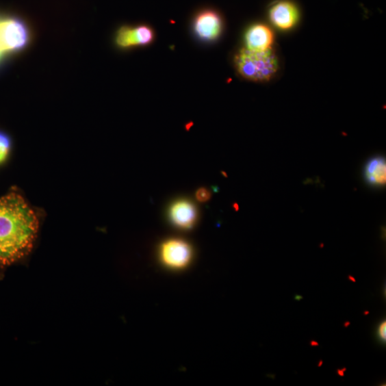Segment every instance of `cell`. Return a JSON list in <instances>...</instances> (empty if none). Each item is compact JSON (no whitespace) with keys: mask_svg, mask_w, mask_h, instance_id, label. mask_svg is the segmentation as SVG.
Instances as JSON below:
<instances>
[{"mask_svg":"<svg viewBox=\"0 0 386 386\" xmlns=\"http://www.w3.org/2000/svg\"><path fill=\"white\" fill-rule=\"evenodd\" d=\"M196 198L201 202H206L211 198V192L205 188H201L196 192Z\"/></svg>","mask_w":386,"mask_h":386,"instance_id":"cell-13","label":"cell"},{"mask_svg":"<svg viewBox=\"0 0 386 386\" xmlns=\"http://www.w3.org/2000/svg\"><path fill=\"white\" fill-rule=\"evenodd\" d=\"M348 279L349 281H350L352 283L357 282L356 279L352 277V276H348Z\"/></svg>","mask_w":386,"mask_h":386,"instance_id":"cell-15","label":"cell"},{"mask_svg":"<svg viewBox=\"0 0 386 386\" xmlns=\"http://www.w3.org/2000/svg\"><path fill=\"white\" fill-rule=\"evenodd\" d=\"M377 337L378 339L382 343L385 344L386 342V321L384 320L381 322L377 329Z\"/></svg>","mask_w":386,"mask_h":386,"instance_id":"cell-12","label":"cell"},{"mask_svg":"<svg viewBox=\"0 0 386 386\" xmlns=\"http://www.w3.org/2000/svg\"><path fill=\"white\" fill-rule=\"evenodd\" d=\"M170 218L177 228L183 230L190 229L197 220L196 207L189 201H177L170 206Z\"/></svg>","mask_w":386,"mask_h":386,"instance_id":"cell-9","label":"cell"},{"mask_svg":"<svg viewBox=\"0 0 386 386\" xmlns=\"http://www.w3.org/2000/svg\"><path fill=\"white\" fill-rule=\"evenodd\" d=\"M246 49L255 52H265L272 49L274 34L271 29L263 24L250 26L245 36Z\"/></svg>","mask_w":386,"mask_h":386,"instance_id":"cell-8","label":"cell"},{"mask_svg":"<svg viewBox=\"0 0 386 386\" xmlns=\"http://www.w3.org/2000/svg\"><path fill=\"white\" fill-rule=\"evenodd\" d=\"M369 313H370V312L368 311H364V315H365V316H368Z\"/></svg>","mask_w":386,"mask_h":386,"instance_id":"cell-20","label":"cell"},{"mask_svg":"<svg viewBox=\"0 0 386 386\" xmlns=\"http://www.w3.org/2000/svg\"><path fill=\"white\" fill-rule=\"evenodd\" d=\"M29 41V32L25 25L19 20L0 21V53L23 49Z\"/></svg>","mask_w":386,"mask_h":386,"instance_id":"cell-4","label":"cell"},{"mask_svg":"<svg viewBox=\"0 0 386 386\" xmlns=\"http://www.w3.org/2000/svg\"><path fill=\"white\" fill-rule=\"evenodd\" d=\"M310 345L311 346H318L319 344L317 342L311 341V343H310Z\"/></svg>","mask_w":386,"mask_h":386,"instance_id":"cell-16","label":"cell"},{"mask_svg":"<svg viewBox=\"0 0 386 386\" xmlns=\"http://www.w3.org/2000/svg\"><path fill=\"white\" fill-rule=\"evenodd\" d=\"M192 259V248L183 239H168L159 246V260L166 269L181 271L191 264Z\"/></svg>","mask_w":386,"mask_h":386,"instance_id":"cell-3","label":"cell"},{"mask_svg":"<svg viewBox=\"0 0 386 386\" xmlns=\"http://www.w3.org/2000/svg\"><path fill=\"white\" fill-rule=\"evenodd\" d=\"M350 325V322H349V321L345 322V323H344V326H345L346 328H348Z\"/></svg>","mask_w":386,"mask_h":386,"instance_id":"cell-18","label":"cell"},{"mask_svg":"<svg viewBox=\"0 0 386 386\" xmlns=\"http://www.w3.org/2000/svg\"><path fill=\"white\" fill-rule=\"evenodd\" d=\"M347 368H343L342 369H337V374L344 377L345 376V372L346 371Z\"/></svg>","mask_w":386,"mask_h":386,"instance_id":"cell-14","label":"cell"},{"mask_svg":"<svg viewBox=\"0 0 386 386\" xmlns=\"http://www.w3.org/2000/svg\"><path fill=\"white\" fill-rule=\"evenodd\" d=\"M323 363H324V361H322V360H320V361H319V363H318V367H321L322 365H323Z\"/></svg>","mask_w":386,"mask_h":386,"instance_id":"cell-19","label":"cell"},{"mask_svg":"<svg viewBox=\"0 0 386 386\" xmlns=\"http://www.w3.org/2000/svg\"><path fill=\"white\" fill-rule=\"evenodd\" d=\"M366 181L373 186L381 187L386 183V162L383 157H374L368 161L365 167Z\"/></svg>","mask_w":386,"mask_h":386,"instance_id":"cell-10","label":"cell"},{"mask_svg":"<svg viewBox=\"0 0 386 386\" xmlns=\"http://www.w3.org/2000/svg\"><path fill=\"white\" fill-rule=\"evenodd\" d=\"M294 298H295V300L299 301V300L303 299V297L302 296L296 295Z\"/></svg>","mask_w":386,"mask_h":386,"instance_id":"cell-17","label":"cell"},{"mask_svg":"<svg viewBox=\"0 0 386 386\" xmlns=\"http://www.w3.org/2000/svg\"><path fill=\"white\" fill-rule=\"evenodd\" d=\"M196 36L205 42L214 41L222 30L220 15L215 10H205L199 12L193 23Z\"/></svg>","mask_w":386,"mask_h":386,"instance_id":"cell-5","label":"cell"},{"mask_svg":"<svg viewBox=\"0 0 386 386\" xmlns=\"http://www.w3.org/2000/svg\"><path fill=\"white\" fill-rule=\"evenodd\" d=\"M234 62L241 76L256 83L269 81L279 68V59L272 49L255 52L243 48L235 55Z\"/></svg>","mask_w":386,"mask_h":386,"instance_id":"cell-2","label":"cell"},{"mask_svg":"<svg viewBox=\"0 0 386 386\" xmlns=\"http://www.w3.org/2000/svg\"><path fill=\"white\" fill-rule=\"evenodd\" d=\"M2 57H3V54L0 53V60H1Z\"/></svg>","mask_w":386,"mask_h":386,"instance_id":"cell-21","label":"cell"},{"mask_svg":"<svg viewBox=\"0 0 386 386\" xmlns=\"http://www.w3.org/2000/svg\"><path fill=\"white\" fill-rule=\"evenodd\" d=\"M38 229L36 213L19 192L13 190L0 198V268L29 254Z\"/></svg>","mask_w":386,"mask_h":386,"instance_id":"cell-1","label":"cell"},{"mask_svg":"<svg viewBox=\"0 0 386 386\" xmlns=\"http://www.w3.org/2000/svg\"><path fill=\"white\" fill-rule=\"evenodd\" d=\"M10 142L7 136L0 133V164L4 162L8 156Z\"/></svg>","mask_w":386,"mask_h":386,"instance_id":"cell-11","label":"cell"},{"mask_svg":"<svg viewBox=\"0 0 386 386\" xmlns=\"http://www.w3.org/2000/svg\"><path fill=\"white\" fill-rule=\"evenodd\" d=\"M269 18L278 29L287 31L293 29L299 20V12L292 2L280 1L273 5L269 10Z\"/></svg>","mask_w":386,"mask_h":386,"instance_id":"cell-6","label":"cell"},{"mask_svg":"<svg viewBox=\"0 0 386 386\" xmlns=\"http://www.w3.org/2000/svg\"><path fill=\"white\" fill-rule=\"evenodd\" d=\"M153 40V30L146 25H140L136 27H122L118 30L116 36V43L121 48L148 45Z\"/></svg>","mask_w":386,"mask_h":386,"instance_id":"cell-7","label":"cell"}]
</instances>
